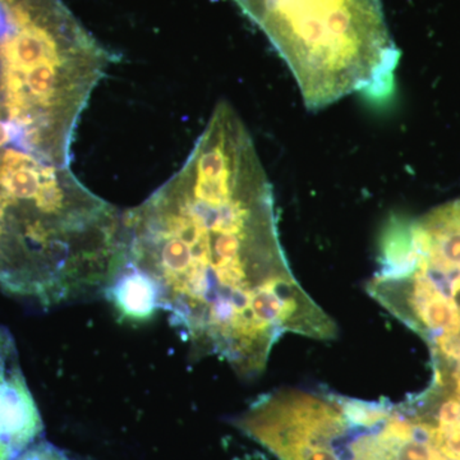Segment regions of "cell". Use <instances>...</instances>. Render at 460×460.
Masks as SVG:
<instances>
[{
	"label": "cell",
	"mask_w": 460,
	"mask_h": 460,
	"mask_svg": "<svg viewBox=\"0 0 460 460\" xmlns=\"http://www.w3.org/2000/svg\"><path fill=\"white\" fill-rule=\"evenodd\" d=\"M117 263L153 281L159 310L195 353L241 377L259 376L288 332L337 337L290 270L270 181L229 102L180 171L122 215Z\"/></svg>",
	"instance_id": "cell-1"
},
{
	"label": "cell",
	"mask_w": 460,
	"mask_h": 460,
	"mask_svg": "<svg viewBox=\"0 0 460 460\" xmlns=\"http://www.w3.org/2000/svg\"><path fill=\"white\" fill-rule=\"evenodd\" d=\"M287 63L305 107L363 93L386 100L401 51L381 0H233Z\"/></svg>",
	"instance_id": "cell-2"
},
{
	"label": "cell",
	"mask_w": 460,
	"mask_h": 460,
	"mask_svg": "<svg viewBox=\"0 0 460 460\" xmlns=\"http://www.w3.org/2000/svg\"><path fill=\"white\" fill-rule=\"evenodd\" d=\"M44 432L41 414L21 368L16 341L0 326V460H16Z\"/></svg>",
	"instance_id": "cell-3"
},
{
	"label": "cell",
	"mask_w": 460,
	"mask_h": 460,
	"mask_svg": "<svg viewBox=\"0 0 460 460\" xmlns=\"http://www.w3.org/2000/svg\"><path fill=\"white\" fill-rule=\"evenodd\" d=\"M104 295L122 320L144 323L159 310L153 281L144 272L124 263L115 266Z\"/></svg>",
	"instance_id": "cell-4"
},
{
	"label": "cell",
	"mask_w": 460,
	"mask_h": 460,
	"mask_svg": "<svg viewBox=\"0 0 460 460\" xmlns=\"http://www.w3.org/2000/svg\"><path fill=\"white\" fill-rule=\"evenodd\" d=\"M16 460H80L47 441H38Z\"/></svg>",
	"instance_id": "cell-5"
}]
</instances>
